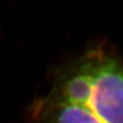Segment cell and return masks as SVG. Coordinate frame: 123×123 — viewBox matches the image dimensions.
<instances>
[{
    "label": "cell",
    "mask_w": 123,
    "mask_h": 123,
    "mask_svg": "<svg viewBox=\"0 0 123 123\" xmlns=\"http://www.w3.org/2000/svg\"><path fill=\"white\" fill-rule=\"evenodd\" d=\"M47 94L93 113L103 123H123V57L97 43L55 68Z\"/></svg>",
    "instance_id": "obj_1"
},
{
    "label": "cell",
    "mask_w": 123,
    "mask_h": 123,
    "mask_svg": "<svg viewBox=\"0 0 123 123\" xmlns=\"http://www.w3.org/2000/svg\"><path fill=\"white\" fill-rule=\"evenodd\" d=\"M29 116L33 123H103L86 108L49 94L33 102Z\"/></svg>",
    "instance_id": "obj_2"
}]
</instances>
